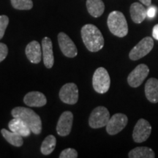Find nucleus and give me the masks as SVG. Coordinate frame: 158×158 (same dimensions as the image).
Listing matches in <instances>:
<instances>
[{
  "label": "nucleus",
  "instance_id": "1",
  "mask_svg": "<svg viewBox=\"0 0 158 158\" xmlns=\"http://www.w3.org/2000/svg\"><path fill=\"white\" fill-rule=\"evenodd\" d=\"M81 37L85 46L91 52H97L103 48L104 38L96 26L86 24L81 28Z\"/></svg>",
  "mask_w": 158,
  "mask_h": 158
},
{
  "label": "nucleus",
  "instance_id": "2",
  "mask_svg": "<svg viewBox=\"0 0 158 158\" xmlns=\"http://www.w3.org/2000/svg\"><path fill=\"white\" fill-rule=\"evenodd\" d=\"M13 118H19L25 122L31 133L38 135L42 132V121L38 114L33 110L25 107L14 108L11 111Z\"/></svg>",
  "mask_w": 158,
  "mask_h": 158
},
{
  "label": "nucleus",
  "instance_id": "3",
  "mask_svg": "<svg viewBox=\"0 0 158 158\" xmlns=\"http://www.w3.org/2000/svg\"><path fill=\"white\" fill-rule=\"evenodd\" d=\"M108 27L112 34L118 37H124L128 33V26L124 14L119 11H113L108 17Z\"/></svg>",
  "mask_w": 158,
  "mask_h": 158
},
{
  "label": "nucleus",
  "instance_id": "4",
  "mask_svg": "<svg viewBox=\"0 0 158 158\" xmlns=\"http://www.w3.org/2000/svg\"><path fill=\"white\" fill-rule=\"evenodd\" d=\"M94 89L98 93L104 94L110 88V79L108 71L104 68H98L94 72L92 78Z\"/></svg>",
  "mask_w": 158,
  "mask_h": 158
},
{
  "label": "nucleus",
  "instance_id": "5",
  "mask_svg": "<svg viewBox=\"0 0 158 158\" xmlns=\"http://www.w3.org/2000/svg\"><path fill=\"white\" fill-rule=\"evenodd\" d=\"M110 119L108 110L103 106H98L92 110L89 118V124L92 128H101L107 125Z\"/></svg>",
  "mask_w": 158,
  "mask_h": 158
},
{
  "label": "nucleus",
  "instance_id": "6",
  "mask_svg": "<svg viewBox=\"0 0 158 158\" xmlns=\"http://www.w3.org/2000/svg\"><path fill=\"white\" fill-rule=\"evenodd\" d=\"M154 47V40L152 37H144L130 51L129 57L131 60H138L143 58L152 50Z\"/></svg>",
  "mask_w": 158,
  "mask_h": 158
},
{
  "label": "nucleus",
  "instance_id": "7",
  "mask_svg": "<svg viewBox=\"0 0 158 158\" xmlns=\"http://www.w3.org/2000/svg\"><path fill=\"white\" fill-rule=\"evenodd\" d=\"M149 73V69L147 65L144 64H138L132 71L127 77V82L131 87L136 88L141 86Z\"/></svg>",
  "mask_w": 158,
  "mask_h": 158
},
{
  "label": "nucleus",
  "instance_id": "8",
  "mask_svg": "<svg viewBox=\"0 0 158 158\" xmlns=\"http://www.w3.org/2000/svg\"><path fill=\"white\" fill-rule=\"evenodd\" d=\"M152 133V126L149 122L143 118H140L134 127L133 138L136 143H142L149 138Z\"/></svg>",
  "mask_w": 158,
  "mask_h": 158
},
{
  "label": "nucleus",
  "instance_id": "9",
  "mask_svg": "<svg viewBox=\"0 0 158 158\" xmlns=\"http://www.w3.org/2000/svg\"><path fill=\"white\" fill-rule=\"evenodd\" d=\"M59 98L63 102L69 105L76 104L78 100V89L74 83L64 84L59 91Z\"/></svg>",
  "mask_w": 158,
  "mask_h": 158
},
{
  "label": "nucleus",
  "instance_id": "10",
  "mask_svg": "<svg viewBox=\"0 0 158 158\" xmlns=\"http://www.w3.org/2000/svg\"><path fill=\"white\" fill-rule=\"evenodd\" d=\"M127 116L123 114H116L110 118L106 127V131L109 135H114L121 132L127 126Z\"/></svg>",
  "mask_w": 158,
  "mask_h": 158
},
{
  "label": "nucleus",
  "instance_id": "11",
  "mask_svg": "<svg viewBox=\"0 0 158 158\" xmlns=\"http://www.w3.org/2000/svg\"><path fill=\"white\" fill-rule=\"evenodd\" d=\"M58 42L59 48L62 54L69 58H73L78 54V49L73 41L68 35L64 32H60L58 35Z\"/></svg>",
  "mask_w": 158,
  "mask_h": 158
},
{
  "label": "nucleus",
  "instance_id": "12",
  "mask_svg": "<svg viewBox=\"0 0 158 158\" xmlns=\"http://www.w3.org/2000/svg\"><path fill=\"white\" fill-rule=\"evenodd\" d=\"M73 115L70 111L63 112L59 117L56 125V132L60 136H67L70 133L72 130Z\"/></svg>",
  "mask_w": 158,
  "mask_h": 158
},
{
  "label": "nucleus",
  "instance_id": "13",
  "mask_svg": "<svg viewBox=\"0 0 158 158\" xmlns=\"http://www.w3.org/2000/svg\"><path fill=\"white\" fill-rule=\"evenodd\" d=\"M27 59L33 64L40 62L43 56L42 47L37 41L33 40L27 44L25 50Z\"/></svg>",
  "mask_w": 158,
  "mask_h": 158
},
{
  "label": "nucleus",
  "instance_id": "14",
  "mask_svg": "<svg viewBox=\"0 0 158 158\" xmlns=\"http://www.w3.org/2000/svg\"><path fill=\"white\" fill-rule=\"evenodd\" d=\"M42 51L43 62L47 68H51L54 63L53 44L51 40L48 37H45L42 40Z\"/></svg>",
  "mask_w": 158,
  "mask_h": 158
},
{
  "label": "nucleus",
  "instance_id": "15",
  "mask_svg": "<svg viewBox=\"0 0 158 158\" xmlns=\"http://www.w3.org/2000/svg\"><path fill=\"white\" fill-rule=\"evenodd\" d=\"M23 102L29 107H43L46 104L47 100L42 92H30L26 94Z\"/></svg>",
  "mask_w": 158,
  "mask_h": 158
},
{
  "label": "nucleus",
  "instance_id": "16",
  "mask_svg": "<svg viewBox=\"0 0 158 158\" xmlns=\"http://www.w3.org/2000/svg\"><path fill=\"white\" fill-rule=\"evenodd\" d=\"M8 127L10 130L19 134L22 137H28L31 133L27 124L19 118H13L10 120L8 124Z\"/></svg>",
  "mask_w": 158,
  "mask_h": 158
},
{
  "label": "nucleus",
  "instance_id": "17",
  "mask_svg": "<svg viewBox=\"0 0 158 158\" xmlns=\"http://www.w3.org/2000/svg\"><path fill=\"white\" fill-rule=\"evenodd\" d=\"M145 94L148 100L153 103L158 102V80L151 78L145 85Z\"/></svg>",
  "mask_w": 158,
  "mask_h": 158
},
{
  "label": "nucleus",
  "instance_id": "18",
  "mask_svg": "<svg viewBox=\"0 0 158 158\" xmlns=\"http://www.w3.org/2000/svg\"><path fill=\"white\" fill-rule=\"evenodd\" d=\"M130 16L135 23H141L144 21L147 15V10L143 5L135 2L130 6Z\"/></svg>",
  "mask_w": 158,
  "mask_h": 158
},
{
  "label": "nucleus",
  "instance_id": "19",
  "mask_svg": "<svg viewBox=\"0 0 158 158\" xmlns=\"http://www.w3.org/2000/svg\"><path fill=\"white\" fill-rule=\"evenodd\" d=\"M86 7L89 13L94 18L101 16L105 10V5L102 0H87Z\"/></svg>",
  "mask_w": 158,
  "mask_h": 158
},
{
  "label": "nucleus",
  "instance_id": "20",
  "mask_svg": "<svg viewBox=\"0 0 158 158\" xmlns=\"http://www.w3.org/2000/svg\"><path fill=\"white\" fill-rule=\"evenodd\" d=\"M130 158H154L155 154L153 150L149 147H139L132 149L128 154Z\"/></svg>",
  "mask_w": 158,
  "mask_h": 158
},
{
  "label": "nucleus",
  "instance_id": "21",
  "mask_svg": "<svg viewBox=\"0 0 158 158\" xmlns=\"http://www.w3.org/2000/svg\"><path fill=\"white\" fill-rule=\"evenodd\" d=\"M2 135L5 138V140L10 143L11 145L15 146L16 147H20L23 145V137L19 134L15 133L13 131H9L6 129H2L1 130Z\"/></svg>",
  "mask_w": 158,
  "mask_h": 158
},
{
  "label": "nucleus",
  "instance_id": "22",
  "mask_svg": "<svg viewBox=\"0 0 158 158\" xmlns=\"http://www.w3.org/2000/svg\"><path fill=\"white\" fill-rule=\"evenodd\" d=\"M56 145V139L54 135H49L45 138L41 144L40 151L43 155H48L53 152Z\"/></svg>",
  "mask_w": 158,
  "mask_h": 158
},
{
  "label": "nucleus",
  "instance_id": "23",
  "mask_svg": "<svg viewBox=\"0 0 158 158\" xmlns=\"http://www.w3.org/2000/svg\"><path fill=\"white\" fill-rule=\"evenodd\" d=\"M10 1L12 6L17 10H28L33 7V2L31 0H10Z\"/></svg>",
  "mask_w": 158,
  "mask_h": 158
},
{
  "label": "nucleus",
  "instance_id": "24",
  "mask_svg": "<svg viewBox=\"0 0 158 158\" xmlns=\"http://www.w3.org/2000/svg\"><path fill=\"white\" fill-rule=\"evenodd\" d=\"M9 23V18L7 15H0V40L5 35L6 29Z\"/></svg>",
  "mask_w": 158,
  "mask_h": 158
},
{
  "label": "nucleus",
  "instance_id": "25",
  "mask_svg": "<svg viewBox=\"0 0 158 158\" xmlns=\"http://www.w3.org/2000/svg\"><path fill=\"white\" fill-rule=\"evenodd\" d=\"M60 158H76L78 157V152L76 149L68 148L65 149L61 152L59 155Z\"/></svg>",
  "mask_w": 158,
  "mask_h": 158
},
{
  "label": "nucleus",
  "instance_id": "26",
  "mask_svg": "<svg viewBox=\"0 0 158 158\" xmlns=\"http://www.w3.org/2000/svg\"><path fill=\"white\" fill-rule=\"evenodd\" d=\"M8 54V48L5 43H0V62H2Z\"/></svg>",
  "mask_w": 158,
  "mask_h": 158
},
{
  "label": "nucleus",
  "instance_id": "27",
  "mask_svg": "<svg viewBox=\"0 0 158 158\" xmlns=\"http://www.w3.org/2000/svg\"><path fill=\"white\" fill-rule=\"evenodd\" d=\"M157 7H155V6H152V7H149L148 10H147V17H149V19H153L154 17L156 15V13H157Z\"/></svg>",
  "mask_w": 158,
  "mask_h": 158
},
{
  "label": "nucleus",
  "instance_id": "28",
  "mask_svg": "<svg viewBox=\"0 0 158 158\" xmlns=\"http://www.w3.org/2000/svg\"><path fill=\"white\" fill-rule=\"evenodd\" d=\"M152 36L154 38L157 40H158V24L155 25V27H153Z\"/></svg>",
  "mask_w": 158,
  "mask_h": 158
},
{
  "label": "nucleus",
  "instance_id": "29",
  "mask_svg": "<svg viewBox=\"0 0 158 158\" xmlns=\"http://www.w3.org/2000/svg\"><path fill=\"white\" fill-rule=\"evenodd\" d=\"M143 4V5L147 6V7H149L151 5V2H152V0H139Z\"/></svg>",
  "mask_w": 158,
  "mask_h": 158
}]
</instances>
